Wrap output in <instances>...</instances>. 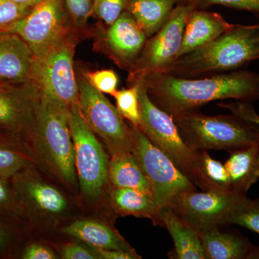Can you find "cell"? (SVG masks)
Returning a JSON list of instances; mask_svg holds the SVG:
<instances>
[{
	"mask_svg": "<svg viewBox=\"0 0 259 259\" xmlns=\"http://www.w3.org/2000/svg\"><path fill=\"white\" fill-rule=\"evenodd\" d=\"M192 5L178 3L165 25L148 38L137 62L129 71L130 85L146 75L161 73L179 56L187 17Z\"/></svg>",
	"mask_w": 259,
	"mask_h": 259,
	"instance_id": "30bf717a",
	"label": "cell"
},
{
	"mask_svg": "<svg viewBox=\"0 0 259 259\" xmlns=\"http://www.w3.org/2000/svg\"><path fill=\"white\" fill-rule=\"evenodd\" d=\"M127 89L117 90L113 96L116 100L117 109L122 117L127 119L136 127H139V83L135 82Z\"/></svg>",
	"mask_w": 259,
	"mask_h": 259,
	"instance_id": "4316f807",
	"label": "cell"
},
{
	"mask_svg": "<svg viewBox=\"0 0 259 259\" xmlns=\"http://www.w3.org/2000/svg\"><path fill=\"white\" fill-rule=\"evenodd\" d=\"M61 258L64 259H100L93 248H88L81 245L68 244L61 250Z\"/></svg>",
	"mask_w": 259,
	"mask_h": 259,
	"instance_id": "e575fe53",
	"label": "cell"
},
{
	"mask_svg": "<svg viewBox=\"0 0 259 259\" xmlns=\"http://www.w3.org/2000/svg\"><path fill=\"white\" fill-rule=\"evenodd\" d=\"M97 1H98V0H94V2H93V7H94V5L96 4V3H97Z\"/></svg>",
	"mask_w": 259,
	"mask_h": 259,
	"instance_id": "60d3db41",
	"label": "cell"
},
{
	"mask_svg": "<svg viewBox=\"0 0 259 259\" xmlns=\"http://www.w3.org/2000/svg\"><path fill=\"white\" fill-rule=\"evenodd\" d=\"M147 40L144 30L125 10L112 25H107L103 32L102 45L117 66L130 71L137 62Z\"/></svg>",
	"mask_w": 259,
	"mask_h": 259,
	"instance_id": "5bb4252c",
	"label": "cell"
},
{
	"mask_svg": "<svg viewBox=\"0 0 259 259\" xmlns=\"http://www.w3.org/2000/svg\"><path fill=\"white\" fill-rule=\"evenodd\" d=\"M108 182L113 187L134 189L151 196L147 179L133 152L111 156L109 161Z\"/></svg>",
	"mask_w": 259,
	"mask_h": 259,
	"instance_id": "7402d4cb",
	"label": "cell"
},
{
	"mask_svg": "<svg viewBox=\"0 0 259 259\" xmlns=\"http://www.w3.org/2000/svg\"><path fill=\"white\" fill-rule=\"evenodd\" d=\"M77 81L81 115L92 131L101 138L110 155L133 152L131 127L126 125L117 107L92 86L84 74Z\"/></svg>",
	"mask_w": 259,
	"mask_h": 259,
	"instance_id": "ba28073f",
	"label": "cell"
},
{
	"mask_svg": "<svg viewBox=\"0 0 259 259\" xmlns=\"http://www.w3.org/2000/svg\"><path fill=\"white\" fill-rule=\"evenodd\" d=\"M0 31L22 37L33 51L35 59L71 32L64 0H42L21 20Z\"/></svg>",
	"mask_w": 259,
	"mask_h": 259,
	"instance_id": "8fae6325",
	"label": "cell"
},
{
	"mask_svg": "<svg viewBox=\"0 0 259 259\" xmlns=\"http://www.w3.org/2000/svg\"><path fill=\"white\" fill-rule=\"evenodd\" d=\"M128 0H98L94 5L95 13L105 25H112L125 10Z\"/></svg>",
	"mask_w": 259,
	"mask_h": 259,
	"instance_id": "1f68e13d",
	"label": "cell"
},
{
	"mask_svg": "<svg viewBox=\"0 0 259 259\" xmlns=\"http://www.w3.org/2000/svg\"><path fill=\"white\" fill-rule=\"evenodd\" d=\"M16 141L0 142V177L10 180L28 167L29 159L25 153L15 148Z\"/></svg>",
	"mask_w": 259,
	"mask_h": 259,
	"instance_id": "484cf974",
	"label": "cell"
},
{
	"mask_svg": "<svg viewBox=\"0 0 259 259\" xmlns=\"http://www.w3.org/2000/svg\"><path fill=\"white\" fill-rule=\"evenodd\" d=\"M34 7L11 0H0V30H4L26 16Z\"/></svg>",
	"mask_w": 259,
	"mask_h": 259,
	"instance_id": "f546056e",
	"label": "cell"
},
{
	"mask_svg": "<svg viewBox=\"0 0 259 259\" xmlns=\"http://www.w3.org/2000/svg\"><path fill=\"white\" fill-rule=\"evenodd\" d=\"M65 8L75 25L81 26L93 14L91 0H64Z\"/></svg>",
	"mask_w": 259,
	"mask_h": 259,
	"instance_id": "836d02e7",
	"label": "cell"
},
{
	"mask_svg": "<svg viewBox=\"0 0 259 259\" xmlns=\"http://www.w3.org/2000/svg\"><path fill=\"white\" fill-rule=\"evenodd\" d=\"M139 80L146 87L148 96L155 105L173 119L210 102L230 99L245 102L259 100V73L245 70L204 78L154 73Z\"/></svg>",
	"mask_w": 259,
	"mask_h": 259,
	"instance_id": "6da1fadb",
	"label": "cell"
},
{
	"mask_svg": "<svg viewBox=\"0 0 259 259\" xmlns=\"http://www.w3.org/2000/svg\"><path fill=\"white\" fill-rule=\"evenodd\" d=\"M23 259H55L57 258L52 250L42 245L33 243L27 246L21 254Z\"/></svg>",
	"mask_w": 259,
	"mask_h": 259,
	"instance_id": "d590c367",
	"label": "cell"
},
{
	"mask_svg": "<svg viewBox=\"0 0 259 259\" xmlns=\"http://www.w3.org/2000/svg\"><path fill=\"white\" fill-rule=\"evenodd\" d=\"M158 221L171 235L177 258L206 259L199 231L183 221L171 206L159 209Z\"/></svg>",
	"mask_w": 259,
	"mask_h": 259,
	"instance_id": "d6986e66",
	"label": "cell"
},
{
	"mask_svg": "<svg viewBox=\"0 0 259 259\" xmlns=\"http://www.w3.org/2000/svg\"><path fill=\"white\" fill-rule=\"evenodd\" d=\"M139 83V128L166 155L192 183L206 190L200 168V151L187 146L171 115L155 105L142 81Z\"/></svg>",
	"mask_w": 259,
	"mask_h": 259,
	"instance_id": "5b68a950",
	"label": "cell"
},
{
	"mask_svg": "<svg viewBox=\"0 0 259 259\" xmlns=\"http://www.w3.org/2000/svg\"><path fill=\"white\" fill-rule=\"evenodd\" d=\"M93 248L100 259H138L141 258L134 250L97 249Z\"/></svg>",
	"mask_w": 259,
	"mask_h": 259,
	"instance_id": "8d00e7d4",
	"label": "cell"
},
{
	"mask_svg": "<svg viewBox=\"0 0 259 259\" xmlns=\"http://www.w3.org/2000/svg\"><path fill=\"white\" fill-rule=\"evenodd\" d=\"M10 241L9 231L0 223V251L8 245Z\"/></svg>",
	"mask_w": 259,
	"mask_h": 259,
	"instance_id": "74e56055",
	"label": "cell"
},
{
	"mask_svg": "<svg viewBox=\"0 0 259 259\" xmlns=\"http://www.w3.org/2000/svg\"><path fill=\"white\" fill-rule=\"evenodd\" d=\"M69 124L80 187L88 198H98L108 182L110 160L101 143L83 119L79 105L69 107Z\"/></svg>",
	"mask_w": 259,
	"mask_h": 259,
	"instance_id": "52a82bcc",
	"label": "cell"
},
{
	"mask_svg": "<svg viewBox=\"0 0 259 259\" xmlns=\"http://www.w3.org/2000/svg\"><path fill=\"white\" fill-rule=\"evenodd\" d=\"M259 59V23L233 25L204 47L179 57L164 71L194 78L236 71Z\"/></svg>",
	"mask_w": 259,
	"mask_h": 259,
	"instance_id": "7a4b0ae2",
	"label": "cell"
},
{
	"mask_svg": "<svg viewBox=\"0 0 259 259\" xmlns=\"http://www.w3.org/2000/svg\"><path fill=\"white\" fill-rule=\"evenodd\" d=\"M133 153L147 179L158 209L171 205L181 195L196 190V185L166 155L154 146L139 127L133 125Z\"/></svg>",
	"mask_w": 259,
	"mask_h": 259,
	"instance_id": "8992f818",
	"label": "cell"
},
{
	"mask_svg": "<svg viewBox=\"0 0 259 259\" xmlns=\"http://www.w3.org/2000/svg\"><path fill=\"white\" fill-rule=\"evenodd\" d=\"M200 168L206 190L231 192V181L226 166L211 157L207 151H200Z\"/></svg>",
	"mask_w": 259,
	"mask_h": 259,
	"instance_id": "d4e9b609",
	"label": "cell"
},
{
	"mask_svg": "<svg viewBox=\"0 0 259 259\" xmlns=\"http://www.w3.org/2000/svg\"><path fill=\"white\" fill-rule=\"evenodd\" d=\"M28 139L37 157L59 180L76 185L74 145L69 124V107L40 91Z\"/></svg>",
	"mask_w": 259,
	"mask_h": 259,
	"instance_id": "3957f363",
	"label": "cell"
},
{
	"mask_svg": "<svg viewBox=\"0 0 259 259\" xmlns=\"http://www.w3.org/2000/svg\"><path fill=\"white\" fill-rule=\"evenodd\" d=\"M8 181L0 177V214H19L22 212L23 206Z\"/></svg>",
	"mask_w": 259,
	"mask_h": 259,
	"instance_id": "d6a6232c",
	"label": "cell"
},
{
	"mask_svg": "<svg viewBox=\"0 0 259 259\" xmlns=\"http://www.w3.org/2000/svg\"><path fill=\"white\" fill-rule=\"evenodd\" d=\"M253 123L256 126L257 128L259 130V116L258 115H255L254 119H253Z\"/></svg>",
	"mask_w": 259,
	"mask_h": 259,
	"instance_id": "ab89813d",
	"label": "cell"
},
{
	"mask_svg": "<svg viewBox=\"0 0 259 259\" xmlns=\"http://www.w3.org/2000/svg\"><path fill=\"white\" fill-rule=\"evenodd\" d=\"M178 3L192 5L196 9H205L212 5H221L248 12L259 19V0H178Z\"/></svg>",
	"mask_w": 259,
	"mask_h": 259,
	"instance_id": "f1b7e54d",
	"label": "cell"
},
{
	"mask_svg": "<svg viewBox=\"0 0 259 259\" xmlns=\"http://www.w3.org/2000/svg\"><path fill=\"white\" fill-rule=\"evenodd\" d=\"M27 168L11 179L12 187L22 206L46 214H61L67 207V201L59 190L35 178Z\"/></svg>",
	"mask_w": 259,
	"mask_h": 259,
	"instance_id": "2e32d148",
	"label": "cell"
},
{
	"mask_svg": "<svg viewBox=\"0 0 259 259\" xmlns=\"http://www.w3.org/2000/svg\"><path fill=\"white\" fill-rule=\"evenodd\" d=\"M228 224L243 227L259 235V198L245 197L232 212Z\"/></svg>",
	"mask_w": 259,
	"mask_h": 259,
	"instance_id": "83f0119b",
	"label": "cell"
},
{
	"mask_svg": "<svg viewBox=\"0 0 259 259\" xmlns=\"http://www.w3.org/2000/svg\"><path fill=\"white\" fill-rule=\"evenodd\" d=\"M89 82L99 92L113 96L117 92L118 77L112 69H102L85 73Z\"/></svg>",
	"mask_w": 259,
	"mask_h": 259,
	"instance_id": "4dcf8cb0",
	"label": "cell"
},
{
	"mask_svg": "<svg viewBox=\"0 0 259 259\" xmlns=\"http://www.w3.org/2000/svg\"><path fill=\"white\" fill-rule=\"evenodd\" d=\"M225 166L231 181V191L246 195L259 180V144L231 151Z\"/></svg>",
	"mask_w": 259,
	"mask_h": 259,
	"instance_id": "ffe728a7",
	"label": "cell"
},
{
	"mask_svg": "<svg viewBox=\"0 0 259 259\" xmlns=\"http://www.w3.org/2000/svg\"><path fill=\"white\" fill-rule=\"evenodd\" d=\"M40 94L34 81H0V136L15 141L28 138Z\"/></svg>",
	"mask_w": 259,
	"mask_h": 259,
	"instance_id": "4fadbf2b",
	"label": "cell"
},
{
	"mask_svg": "<svg viewBox=\"0 0 259 259\" xmlns=\"http://www.w3.org/2000/svg\"><path fill=\"white\" fill-rule=\"evenodd\" d=\"M177 4L178 0H128L125 10L149 38L165 25Z\"/></svg>",
	"mask_w": 259,
	"mask_h": 259,
	"instance_id": "603a6c76",
	"label": "cell"
},
{
	"mask_svg": "<svg viewBox=\"0 0 259 259\" xmlns=\"http://www.w3.org/2000/svg\"><path fill=\"white\" fill-rule=\"evenodd\" d=\"M232 25L222 15L214 12L192 10L186 21L178 58L212 42Z\"/></svg>",
	"mask_w": 259,
	"mask_h": 259,
	"instance_id": "e0dca14e",
	"label": "cell"
},
{
	"mask_svg": "<svg viewBox=\"0 0 259 259\" xmlns=\"http://www.w3.org/2000/svg\"><path fill=\"white\" fill-rule=\"evenodd\" d=\"M63 233L97 249L134 250L111 227L97 221L81 220L65 227Z\"/></svg>",
	"mask_w": 259,
	"mask_h": 259,
	"instance_id": "44dd1931",
	"label": "cell"
},
{
	"mask_svg": "<svg viewBox=\"0 0 259 259\" xmlns=\"http://www.w3.org/2000/svg\"><path fill=\"white\" fill-rule=\"evenodd\" d=\"M219 227L199 232L206 259L259 258V247L239 233L223 231Z\"/></svg>",
	"mask_w": 259,
	"mask_h": 259,
	"instance_id": "ac0fdd59",
	"label": "cell"
},
{
	"mask_svg": "<svg viewBox=\"0 0 259 259\" xmlns=\"http://www.w3.org/2000/svg\"><path fill=\"white\" fill-rule=\"evenodd\" d=\"M110 202L118 214L151 218L156 224L159 223V209L149 194L134 189L113 187L110 192Z\"/></svg>",
	"mask_w": 259,
	"mask_h": 259,
	"instance_id": "cb8c5ba5",
	"label": "cell"
},
{
	"mask_svg": "<svg viewBox=\"0 0 259 259\" xmlns=\"http://www.w3.org/2000/svg\"><path fill=\"white\" fill-rule=\"evenodd\" d=\"M74 36L63 37L40 59H35L32 81L40 91L68 107L79 105V88L74 69Z\"/></svg>",
	"mask_w": 259,
	"mask_h": 259,
	"instance_id": "9c48e42d",
	"label": "cell"
},
{
	"mask_svg": "<svg viewBox=\"0 0 259 259\" xmlns=\"http://www.w3.org/2000/svg\"><path fill=\"white\" fill-rule=\"evenodd\" d=\"M11 1L23 3V4L30 5H32V6H35V5L40 3L42 0H11Z\"/></svg>",
	"mask_w": 259,
	"mask_h": 259,
	"instance_id": "f35d334b",
	"label": "cell"
},
{
	"mask_svg": "<svg viewBox=\"0 0 259 259\" xmlns=\"http://www.w3.org/2000/svg\"><path fill=\"white\" fill-rule=\"evenodd\" d=\"M245 197L224 191H189L179 196L170 206L183 221L199 232L228 224L232 212Z\"/></svg>",
	"mask_w": 259,
	"mask_h": 259,
	"instance_id": "7c38bea8",
	"label": "cell"
},
{
	"mask_svg": "<svg viewBox=\"0 0 259 259\" xmlns=\"http://www.w3.org/2000/svg\"><path fill=\"white\" fill-rule=\"evenodd\" d=\"M182 139L195 151L235 150L259 144V131L249 122L232 115L209 116L194 110L174 119Z\"/></svg>",
	"mask_w": 259,
	"mask_h": 259,
	"instance_id": "277c9868",
	"label": "cell"
},
{
	"mask_svg": "<svg viewBox=\"0 0 259 259\" xmlns=\"http://www.w3.org/2000/svg\"><path fill=\"white\" fill-rule=\"evenodd\" d=\"M35 57L28 44L13 32L0 31V81L30 82Z\"/></svg>",
	"mask_w": 259,
	"mask_h": 259,
	"instance_id": "9a60e30c",
	"label": "cell"
}]
</instances>
